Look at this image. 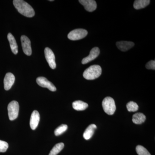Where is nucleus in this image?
<instances>
[{"instance_id": "9b49d317", "label": "nucleus", "mask_w": 155, "mask_h": 155, "mask_svg": "<svg viewBox=\"0 0 155 155\" xmlns=\"http://www.w3.org/2000/svg\"><path fill=\"white\" fill-rule=\"evenodd\" d=\"M79 2L88 12H93L97 8V3L94 0H79Z\"/></svg>"}, {"instance_id": "2eb2a0df", "label": "nucleus", "mask_w": 155, "mask_h": 155, "mask_svg": "<svg viewBox=\"0 0 155 155\" xmlns=\"http://www.w3.org/2000/svg\"><path fill=\"white\" fill-rule=\"evenodd\" d=\"M97 126L95 124H91L88 126L83 134L84 138L86 140H88L91 138Z\"/></svg>"}, {"instance_id": "f257e3e1", "label": "nucleus", "mask_w": 155, "mask_h": 155, "mask_svg": "<svg viewBox=\"0 0 155 155\" xmlns=\"http://www.w3.org/2000/svg\"><path fill=\"white\" fill-rule=\"evenodd\" d=\"M13 4L17 11L23 16L28 17H32L35 14L33 8L25 1L22 0H14Z\"/></svg>"}, {"instance_id": "b1692460", "label": "nucleus", "mask_w": 155, "mask_h": 155, "mask_svg": "<svg viewBox=\"0 0 155 155\" xmlns=\"http://www.w3.org/2000/svg\"><path fill=\"white\" fill-rule=\"evenodd\" d=\"M147 69H155V61H151L147 63L146 65Z\"/></svg>"}, {"instance_id": "0eeeda50", "label": "nucleus", "mask_w": 155, "mask_h": 155, "mask_svg": "<svg viewBox=\"0 0 155 155\" xmlns=\"http://www.w3.org/2000/svg\"><path fill=\"white\" fill-rule=\"evenodd\" d=\"M36 82L39 86L43 87L48 89L51 91H55L57 88L51 81L48 80L46 78L39 77L36 79Z\"/></svg>"}, {"instance_id": "20e7f679", "label": "nucleus", "mask_w": 155, "mask_h": 155, "mask_svg": "<svg viewBox=\"0 0 155 155\" xmlns=\"http://www.w3.org/2000/svg\"><path fill=\"white\" fill-rule=\"evenodd\" d=\"M19 103L16 101H12L9 103L8 110L10 120L13 121L17 119L19 114Z\"/></svg>"}, {"instance_id": "7ed1b4c3", "label": "nucleus", "mask_w": 155, "mask_h": 155, "mask_svg": "<svg viewBox=\"0 0 155 155\" xmlns=\"http://www.w3.org/2000/svg\"><path fill=\"white\" fill-rule=\"evenodd\" d=\"M102 107L106 114L109 115H113L116 110L115 101L111 97H106L103 100Z\"/></svg>"}, {"instance_id": "4be33fe9", "label": "nucleus", "mask_w": 155, "mask_h": 155, "mask_svg": "<svg viewBox=\"0 0 155 155\" xmlns=\"http://www.w3.org/2000/svg\"><path fill=\"white\" fill-rule=\"evenodd\" d=\"M136 150L138 155H151L147 150L141 145H138L136 148Z\"/></svg>"}, {"instance_id": "1a4fd4ad", "label": "nucleus", "mask_w": 155, "mask_h": 155, "mask_svg": "<svg viewBox=\"0 0 155 155\" xmlns=\"http://www.w3.org/2000/svg\"><path fill=\"white\" fill-rule=\"evenodd\" d=\"M100 52V49L98 48H94L91 51L89 55L86 58H84L81 61V63L83 64H85L93 61L99 56Z\"/></svg>"}, {"instance_id": "f03ea898", "label": "nucleus", "mask_w": 155, "mask_h": 155, "mask_svg": "<svg viewBox=\"0 0 155 155\" xmlns=\"http://www.w3.org/2000/svg\"><path fill=\"white\" fill-rule=\"evenodd\" d=\"M102 73V69L97 65H92L84 70L83 75L87 80H94L100 77Z\"/></svg>"}, {"instance_id": "ddd939ff", "label": "nucleus", "mask_w": 155, "mask_h": 155, "mask_svg": "<svg viewBox=\"0 0 155 155\" xmlns=\"http://www.w3.org/2000/svg\"><path fill=\"white\" fill-rule=\"evenodd\" d=\"M116 46L119 49L122 51H126L128 50L133 48L134 43L132 42L127 41H121L117 42Z\"/></svg>"}, {"instance_id": "f3484780", "label": "nucleus", "mask_w": 155, "mask_h": 155, "mask_svg": "<svg viewBox=\"0 0 155 155\" xmlns=\"http://www.w3.org/2000/svg\"><path fill=\"white\" fill-rule=\"evenodd\" d=\"M146 117L142 113H136L132 117V122L134 124H141L145 121Z\"/></svg>"}, {"instance_id": "39448f33", "label": "nucleus", "mask_w": 155, "mask_h": 155, "mask_svg": "<svg viewBox=\"0 0 155 155\" xmlns=\"http://www.w3.org/2000/svg\"><path fill=\"white\" fill-rule=\"evenodd\" d=\"M87 31L82 28L75 29L70 31L68 35L69 39L72 41L78 40L84 38L87 35Z\"/></svg>"}, {"instance_id": "4468645a", "label": "nucleus", "mask_w": 155, "mask_h": 155, "mask_svg": "<svg viewBox=\"0 0 155 155\" xmlns=\"http://www.w3.org/2000/svg\"><path fill=\"white\" fill-rule=\"evenodd\" d=\"M8 38L10 43V47L12 52L14 54H17L18 52V46H17V42L13 35L9 33L8 35Z\"/></svg>"}, {"instance_id": "6ab92c4d", "label": "nucleus", "mask_w": 155, "mask_h": 155, "mask_svg": "<svg viewBox=\"0 0 155 155\" xmlns=\"http://www.w3.org/2000/svg\"><path fill=\"white\" fill-rule=\"evenodd\" d=\"M64 144L63 143H60L56 144L51 151L49 155H57L63 149Z\"/></svg>"}, {"instance_id": "6e6552de", "label": "nucleus", "mask_w": 155, "mask_h": 155, "mask_svg": "<svg viewBox=\"0 0 155 155\" xmlns=\"http://www.w3.org/2000/svg\"><path fill=\"white\" fill-rule=\"evenodd\" d=\"M21 41L22 49L24 54L27 56H30L32 53L31 41L25 35L21 37Z\"/></svg>"}, {"instance_id": "412c9836", "label": "nucleus", "mask_w": 155, "mask_h": 155, "mask_svg": "<svg viewBox=\"0 0 155 155\" xmlns=\"http://www.w3.org/2000/svg\"><path fill=\"white\" fill-rule=\"evenodd\" d=\"M127 110L129 112H136L138 110V106L137 103L133 101H130L127 104Z\"/></svg>"}, {"instance_id": "f8f14e48", "label": "nucleus", "mask_w": 155, "mask_h": 155, "mask_svg": "<svg viewBox=\"0 0 155 155\" xmlns=\"http://www.w3.org/2000/svg\"><path fill=\"white\" fill-rule=\"evenodd\" d=\"M40 121V114L38 111L34 110L31 114L30 120V126L32 130H35Z\"/></svg>"}, {"instance_id": "a211bd4d", "label": "nucleus", "mask_w": 155, "mask_h": 155, "mask_svg": "<svg viewBox=\"0 0 155 155\" xmlns=\"http://www.w3.org/2000/svg\"><path fill=\"white\" fill-rule=\"evenodd\" d=\"M150 3L149 0H136L134 3V8L136 10H139L145 8Z\"/></svg>"}, {"instance_id": "aec40b11", "label": "nucleus", "mask_w": 155, "mask_h": 155, "mask_svg": "<svg viewBox=\"0 0 155 155\" xmlns=\"http://www.w3.org/2000/svg\"><path fill=\"white\" fill-rule=\"evenodd\" d=\"M67 128H68V126L67 125L62 124L57 127L55 130V135L57 136L61 135L67 130Z\"/></svg>"}, {"instance_id": "dca6fc26", "label": "nucleus", "mask_w": 155, "mask_h": 155, "mask_svg": "<svg viewBox=\"0 0 155 155\" xmlns=\"http://www.w3.org/2000/svg\"><path fill=\"white\" fill-rule=\"evenodd\" d=\"M88 104L81 101H75L72 103V107L77 111L84 110L88 107Z\"/></svg>"}, {"instance_id": "9d476101", "label": "nucleus", "mask_w": 155, "mask_h": 155, "mask_svg": "<svg viewBox=\"0 0 155 155\" xmlns=\"http://www.w3.org/2000/svg\"><path fill=\"white\" fill-rule=\"evenodd\" d=\"M14 75L11 72L7 73L4 78V88L6 91L9 90L11 88L15 82Z\"/></svg>"}, {"instance_id": "5701e85b", "label": "nucleus", "mask_w": 155, "mask_h": 155, "mask_svg": "<svg viewBox=\"0 0 155 155\" xmlns=\"http://www.w3.org/2000/svg\"><path fill=\"white\" fill-rule=\"evenodd\" d=\"M8 143L0 140V153L5 152L8 148Z\"/></svg>"}, {"instance_id": "423d86ee", "label": "nucleus", "mask_w": 155, "mask_h": 155, "mask_svg": "<svg viewBox=\"0 0 155 155\" xmlns=\"http://www.w3.org/2000/svg\"><path fill=\"white\" fill-rule=\"evenodd\" d=\"M45 54L46 59L50 67L52 69H55V57L53 51L50 48H46L45 50Z\"/></svg>"}]
</instances>
